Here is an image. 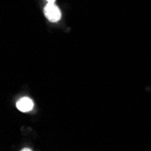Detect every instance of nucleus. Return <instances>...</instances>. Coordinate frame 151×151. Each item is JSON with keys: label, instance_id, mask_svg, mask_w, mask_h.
Returning a JSON list of instances; mask_svg holds the SVG:
<instances>
[{"label": "nucleus", "instance_id": "1", "mask_svg": "<svg viewBox=\"0 0 151 151\" xmlns=\"http://www.w3.org/2000/svg\"><path fill=\"white\" fill-rule=\"evenodd\" d=\"M45 16L50 22L55 23L61 18V11L55 5L48 3L45 7Z\"/></svg>", "mask_w": 151, "mask_h": 151}, {"label": "nucleus", "instance_id": "2", "mask_svg": "<svg viewBox=\"0 0 151 151\" xmlns=\"http://www.w3.org/2000/svg\"><path fill=\"white\" fill-rule=\"evenodd\" d=\"M17 108L22 112H28L34 108V102L29 98H22L17 102Z\"/></svg>", "mask_w": 151, "mask_h": 151}, {"label": "nucleus", "instance_id": "3", "mask_svg": "<svg viewBox=\"0 0 151 151\" xmlns=\"http://www.w3.org/2000/svg\"><path fill=\"white\" fill-rule=\"evenodd\" d=\"M46 1H47L49 4H53V3H54V1H55V0H46Z\"/></svg>", "mask_w": 151, "mask_h": 151}]
</instances>
